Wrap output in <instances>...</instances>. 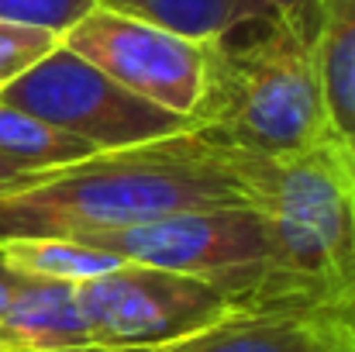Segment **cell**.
<instances>
[{
	"instance_id": "obj_1",
	"label": "cell",
	"mask_w": 355,
	"mask_h": 352,
	"mask_svg": "<svg viewBox=\"0 0 355 352\" xmlns=\"http://www.w3.org/2000/svg\"><path fill=\"white\" fill-rule=\"evenodd\" d=\"M228 204H252L235 149L190 128L135 149L97 152L59 166L28 190L0 194V242L76 238Z\"/></svg>"
},
{
	"instance_id": "obj_2",
	"label": "cell",
	"mask_w": 355,
	"mask_h": 352,
	"mask_svg": "<svg viewBox=\"0 0 355 352\" xmlns=\"http://www.w3.org/2000/svg\"><path fill=\"white\" fill-rule=\"evenodd\" d=\"M252 208L266 221L259 311H349L355 301V197L349 145L328 138L297 156L235 149Z\"/></svg>"
},
{
	"instance_id": "obj_3",
	"label": "cell",
	"mask_w": 355,
	"mask_h": 352,
	"mask_svg": "<svg viewBox=\"0 0 355 352\" xmlns=\"http://www.w3.org/2000/svg\"><path fill=\"white\" fill-rule=\"evenodd\" d=\"M193 124L252 156H297L331 135L314 38L286 17H262L245 42H211L207 87Z\"/></svg>"
},
{
	"instance_id": "obj_4",
	"label": "cell",
	"mask_w": 355,
	"mask_h": 352,
	"mask_svg": "<svg viewBox=\"0 0 355 352\" xmlns=\"http://www.w3.org/2000/svg\"><path fill=\"white\" fill-rule=\"evenodd\" d=\"M76 242L114 252L124 262L183 273L225 290L248 315L259 311L266 276V221L252 204L176 211L155 221L76 235Z\"/></svg>"
},
{
	"instance_id": "obj_5",
	"label": "cell",
	"mask_w": 355,
	"mask_h": 352,
	"mask_svg": "<svg viewBox=\"0 0 355 352\" xmlns=\"http://www.w3.org/2000/svg\"><path fill=\"white\" fill-rule=\"evenodd\" d=\"M0 101L90 142L97 152L135 149L197 128L190 117L166 111L114 83L62 42L14 80H7L0 87Z\"/></svg>"
},
{
	"instance_id": "obj_6",
	"label": "cell",
	"mask_w": 355,
	"mask_h": 352,
	"mask_svg": "<svg viewBox=\"0 0 355 352\" xmlns=\"http://www.w3.org/2000/svg\"><path fill=\"white\" fill-rule=\"evenodd\" d=\"M76 301L90 328V346L101 349L155 346L248 315L204 280L135 262L76 283Z\"/></svg>"
},
{
	"instance_id": "obj_7",
	"label": "cell",
	"mask_w": 355,
	"mask_h": 352,
	"mask_svg": "<svg viewBox=\"0 0 355 352\" xmlns=\"http://www.w3.org/2000/svg\"><path fill=\"white\" fill-rule=\"evenodd\" d=\"M59 42L107 73L114 83L166 111L193 121L204 101L211 42L121 14L104 3H94Z\"/></svg>"
},
{
	"instance_id": "obj_8",
	"label": "cell",
	"mask_w": 355,
	"mask_h": 352,
	"mask_svg": "<svg viewBox=\"0 0 355 352\" xmlns=\"http://www.w3.org/2000/svg\"><path fill=\"white\" fill-rule=\"evenodd\" d=\"M62 352H352L349 311H279L238 315L214 328L128 349H62Z\"/></svg>"
},
{
	"instance_id": "obj_9",
	"label": "cell",
	"mask_w": 355,
	"mask_h": 352,
	"mask_svg": "<svg viewBox=\"0 0 355 352\" xmlns=\"http://www.w3.org/2000/svg\"><path fill=\"white\" fill-rule=\"evenodd\" d=\"M0 328L21 346V352H62L90 346V328L76 301V283L21 276L7 315L0 318Z\"/></svg>"
},
{
	"instance_id": "obj_10",
	"label": "cell",
	"mask_w": 355,
	"mask_h": 352,
	"mask_svg": "<svg viewBox=\"0 0 355 352\" xmlns=\"http://www.w3.org/2000/svg\"><path fill=\"white\" fill-rule=\"evenodd\" d=\"M314 62L324 94L328 128L338 142H355V0H318Z\"/></svg>"
},
{
	"instance_id": "obj_11",
	"label": "cell",
	"mask_w": 355,
	"mask_h": 352,
	"mask_svg": "<svg viewBox=\"0 0 355 352\" xmlns=\"http://www.w3.org/2000/svg\"><path fill=\"white\" fill-rule=\"evenodd\" d=\"M0 259L7 269L28 280H55V283H87L124 266L114 252L83 245L76 238H7L0 242Z\"/></svg>"
},
{
	"instance_id": "obj_12",
	"label": "cell",
	"mask_w": 355,
	"mask_h": 352,
	"mask_svg": "<svg viewBox=\"0 0 355 352\" xmlns=\"http://www.w3.org/2000/svg\"><path fill=\"white\" fill-rule=\"evenodd\" d=\"M111 10L173 28L180 35L214 42L248 21H259V7L252 0H97Z\"/></svg>"
},
{
	"instance_id": "obj_13",
	"label": "cell",
	"mask_w": 355,
	"mask_h": 352,
	"mask_svg": "<svg viewBox=\"0 0 355 352\" xmlns=\"http://www.w3.org/2000/svg\"><path fill=\"white\" fill-rule=\"evenodd\" d=\"M0 156L35 169H59L80 159L97 156V149L76 135L52 128L49 121L17 111L0 101Z\"/></svg>"
},
{
	"instance_id": "obj_14",
	"label": "cell",
	"mask_w": 355,
	"mask_h": 352,
	"mask_svg": "<svg viewBox=\"0 0 355 352\" xmlns=\"http://www.w3.org/2000/svg\"><path fill=\"white\" fill-rule=\"evenodd\" d=\"M97 0H0V21L62 38Z\"/></svg>"
},
{
	"instance_id": "obj_15",
	"label": "cell",
	"mask_w": 355,
	"mask_h": 352,
	"mask_svg": "<svg viewBox=\"0 0 355 352\" xmlns=\"http://www.w3.org/2000/svg\"><path fill=\"white\" fill-rule=\"evenodd\" d=\"M59 45L55 35L38 31V28H21V24H3L0 21V87L14 80L21 69L38 62L45 52Z\"/></svg>"
},
{
	"instance_id": "obj_16",
	"label": "cell",
	"mask_w": 355,
	"mask_h": 352,
	"mask_svg": "<svg viewBox=\"0 0 355 352\" xmlns=\"http://www.w3.org/2000/svg\"><path fill=\"white\" fill-rule=\"evenodd\" d=\"M259 7L262 17H286L293 24H300L304 31H311L314 38V10H318V0H252Z\"/></svg>"
},
{
	"instance_id": "obj_17",
	"label": "cell",
	"mask_w": 355,
	"mask_h": 352,
	"mask_svg": "<svg viewBox=\"0 0 355 352\" xmlns=\"http://www.w3.org/2000/svg\"><path fill=\"white\" fill-rule=\"evenodd\" d=\"M49 173H55V169H35V166H21V162H10V159L0 156V194L28 190V187L42 183Z\"/></svg>"
},
{
	"instance_id": "obj_18",
	"label": "cell",
	"mask_w": 355,
	"mask_h": 352,
	"mask_svg": "<svg viewBox=\"0 0 355 352\" xmlns=\"http://www.w3.org/2000/svg\"><path fill=\"white\" fill-rule=\"evenodd\" d=\"M17 283H21V276H17L14 269H7V266H3V259H0V318L7 315V304H10V297H14Z\"/></svg>"
},
{
	"instance_id": "obj_19",
	"label": "cell",
	"mask_w": 355,
	"mask_h": 352,
	"mask_svg": "<svg viewBox=\"0 0 355 352\" xmlns=\"http://www.w3.org/2000/svg\"><path fill=\"white\" fill-rule=\"evenodd\" d=\"M0 352H21V346H17V342H14V339L3 332V328H0Z\"/></svg>"
},
{
	"instance_id": "obj_20",
	"label": "cell",
	"mask_w": 355,
	"mask_h": 352,
	"mask_svg": "<svg viewBox=\"0 0 355 352\" xmlns=\"http://www.w3.org/2000/svg\"><path fill=\"white\" fill-rule=\"evenodd\" d=\"M349 339H352V352H355V301L349 308Z\"/></svg>"
},
{
	"instance_id": "obj_21",
	"label": "cell",
	"mask_w": 355,
	"mask_h": 352,
	"mask_svg": "<svg viewBox=\"0 0 355 352\" xmlns=\"http://www.w3.org/2000/svg\"><path fill=\"white\" fill-rule=\"evenodd\" d=\"M349 156H352V166H355V142L349 145Z\"/></svg>"
}]
</instances>
